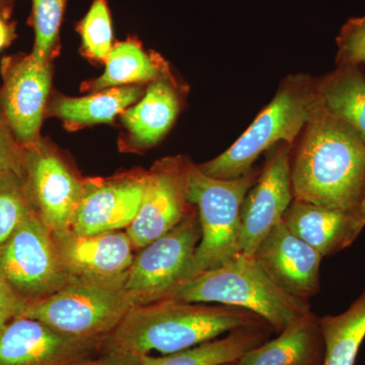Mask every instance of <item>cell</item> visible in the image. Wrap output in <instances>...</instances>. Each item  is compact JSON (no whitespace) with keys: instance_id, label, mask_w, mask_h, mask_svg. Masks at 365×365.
Masks as SVG:
<instances>
[{"instance_id":"6da1fadb","label":"cell","mask_w":365,"mask_h":365,"mask_svg":"<svg viewBox=\"0 0 365 365\" xmlns=\"http://www.w3.org/2000/svg\"><path fill=\"white\" fill-rule=\"evenodd\" d=\"M290 175L295 200L328 208L365 203V143L319 98L292 146Z\"/></svg>"},{"instance_id":"7a4b0ae2","label":"cell","mask_w":365,"mask_h":365,"mask_svg":"<svg viewBox=\"0 0 365 365\" xmlns=\"http://www.w3.org/2000/svg\"><path fill=\"white\" fill-rule=\"evenodd\" d=\"M251 326L269 324L253 312L240 307L163 299L134 307L102 340L100 353L133 359L153 351L170 354Z\"/></svg>"},{"instance_id":"3957f363","label":"cell","mask_w":365,"mask_h":365,"mask_svg":"<svg viewBox=\"0 0 365 365\" xmlns=\"http://www.w3.org/2000/svg\"><path fill=\"white\" fill-rule=\"evenodd\" d=\"M317 101L316 78L307 73L289 74L244 134L222 155L198 165L199 169L209 177L222 180L249 174L262 153L276 144L294 145Z\"/></svg>"},{"instance_id":"277c9868","label":"cell","mask_w":365,"mask_h":365,"mask_svg":"<svg viewBox=\"0 0 365 365\" xmlns=\"http://www.w3.org/2000/svg\"><path fill=\"white\" fill-rule=\"evenodd\" d=\"M172 299L248 309L265 319L278 334L290 322L311 312L307 300L285 294L253 257L242 253L187 281Z\"/></svg>"},{"instance_id":"5b68a950","label":"cell","mask_w":365,"mask_h":365,"mask_svg":"<svg viewBox=\"0 0 365 365\" xmlns=\"http://www.w3.org/2000/svg\"><path fill=\"white\" fill-rule=\"evenodd\" d=\"M260 172L254 168L237 179H215L204 174L198 165L190 163L188 198L198 212L201 239L186 282L241 253L242 204Z\"/></svg>"},{"instance_id":"8992f818","label":"cell","mask_w":365,"mask_h":365,"mask_svg":"<svg viewBox=\"0 0 365 365\" xmlns=\"http://www.w3.org/2000/svg\"><path fill=\"white\" fill-rule=\"evenodd\" d=\"M124 280L71 278L56 294L30 302L23 316L71 337L103 340L135 307Z\"/></svg>"},{"instance_id":"52a82bcc","label":"cell","mask_w":365,"mask_h":365,"mask_svg":"<svg viewBox=\"0 0 365 365\" xmlns=\"http://www.w3.org/2000/svg\"><path fill=\"white\" fill-rule=\"evenodd\" d=\"M200 239L196 208L176 227L139 250L124 280L125 290L135 307L172 299L186 282Z\"/></svg>"},{"instance_id":"ba28073f","label":"cell","mask_w":365,"mask_h":365,"mask_svg":"<svg viewBox=\"0 0 365 365\" xmlns=\"http://www.w3.org/2000/svg\"><path fill=\"white\" fill-rule=\"evenodd\" d=\"M0 270L29 304L56 294L71 279L60 260L52 230L35 210L0 246Z\"/></svg>"},{"instance_id":"9c48e42d","label":"cell","mask_w":365,"mask_h":365,"mask_svg":"<svg viewBox=\"0 0 365 365\" xmlns=\"http://www.w3.org/2000/svg\"><path fill=\"white\" fill-rule=\"evenodd\" d=\"M190 160L163 158L146 170L143 202L126 232L136 250L169 232L196 210L188 198Z\"/></svg>"},{"instance_id":"30bf717a","label":"cell","mask_w":365,"mask_h":365,"mask_svg":"<svg viewBox=\"0 0 365 365\" xmlns=\"http://www.w3.org/2000/svg\"><path fill=\"white\" fill-rule=\"evenodd\" d=\"M24 180L43 222L53 232L71 230L85 180L42 139L24 148Z\"/></svg>"},{"instance_id":"8fae6325","label":"cell","mask_w":365,"mask_h":365,"mask_svg":"<svg viewBox=\"0 0 365 365\" xmlns=\"http://www.w3.org/2000/svg\"><path fill=\"white\" fill-rule=\"evenodd\" d=\"M0 98L16 140L23 148L40 140V129L47 111L51 86L49 60L16 55L1 60Z\"/></svg>"},{"instance_id":"7c38bea8","label":"cell","mask_w":365,"mask_h":365,"mask_svg":"<svg viewBox=\"0 0 365 365\" xmlns=\"http://www.w3.org/2000/svg\"><path fill=\"white\" fill-rule=\"evenodd\" d=\"M292 144L280 143L267 150L258 180L241 208V253L253 257L262 240L278 223L294 201L290 162Z\"/></svg>"},{"instance_id":"4fadbf2b","label":"cell","mask_w":365,"mask_h":365,"mask_svg":"<svg viewBox=\"0 0 365 365\" xmlns=\"http://www.w3.org/2000/svg\"><path fill=\"white\" fill-rule=\"evenodd\" d=\"M145 184L143 170L86 179L71 230L78 235L126 230L140 208Z\"/></svg>"},{"instance_id":"5bb4252c","label":"cell","mask_w":365,"mask_h":365,"mask_svg":"<svg viewBox=\"0 0 365 365\" xmlns=\"http://www.w3.org/2000/svg\"><path fill=\"white\" fill-rule=\"evenodd\" d=\"M102 340L71 337L39 319L18 317L0 326V365H71L100 352Z\"/></svg>"},{"instance_id":"9a60e30c","label":"cell","mask_w":365,"mask_h":365,"mask_svg":"<svg viewBox=\"0 0 365 365\" xmlns=\"http://www.w3.org/2000/svg\"><path fill=\"white\" fill-rule=\"evenodd\" d=\"M253 258L285 294L307 302L319 294L324 257L294 234L283 220L262 240Z\"/></svg>"},{"instance_id":"2e32d148","label":"cell","mask_w":365,"mask_h":365,"mask_svg":"<svg viewBox=\"0 0 365 365\" xmlns=\"http://www.w3.org/2000/svg\"><path fill=\"white\" fill-rule=\"evenodd\" d=\"M53 239L60 260L71 278L112 280L124 277L135 256V247L125 230L96 235H78L66 230L53 232Z\"/></svg>"},{"instance_id":"e0dca14e","label":"cell","mask_w":365,"mask_h":365,"mask_svg":"<svg viewBox=\"0 0 365 365\" xmlns=\"http://www.w3.org/2000/svg\"><path fill=\"white\" fill-rule=\"evenodd\" d=\"M283 222L323 257L351 246L365 228V203L353 208H328L292 201Z\"/></svg>"},{"instance_id":"ac0fdd59","label":"cell","mask_w":365,"mask_h":365,"mask_svg":"<svg viewBox=\"0 0 365 365\" xmlns=\"http://www.w3.org/2000/svg\"><path fill=\"white\" fill-rule=\"evenodd\" d=\"M325 342L313 312L290 322L276 339L247 352L235 365H323Z\"/></svg>"},{"instance_id":"d6986e66","label":"cell","mask_w":365,"mask_h":365,"mask_svg":"<svg viewBox=\"0 0 365 365\" xmlns=\"http://www.w3.org/2000/svg\"><path fill=\"white\" fill-rule=\"evenodd\" d=\"M180 108L179 93L167 71L150 83L138 103L122 115L133 145L148 148L162 140L174 124Z\"/></svg>"},{"instance_id":"ffe728a7","label":"cell","mask_w":365,"mask_h":365,"mask_svg":"<svg viewBox=\"0 0 365 365\" xmlns=\"http://www.w3.org/2000/svg\"><path fill=\"white\" fill-rule=\"evenodd\" d=\"M269 326L242 327L223 338H215L188 349L163 355L136 359V365H225L235 364L254 348L268 341Z\"/></svg>"},{"instance_id":"44dd1931","label":"cell","mask_w":365,"mask_h":365,"mask_svg":"<svg viewBox=\"0 0 365 365\" xmlns=\"http://www.w3.org/2000/svg\"><path fill=\"white\" fill-rule=\"evenodd\" d=\"M319 100L352 127L365 143V74L361 66H339L316 78Z\"/></svg>"},{"instance_id":"7402d4cb","label":"cell","mask_w":365,"mask_h":365,"mask_svg":"<svg viewBox=\"0 0 365 365\" xmlns=\"http://www.w3.org/2000/svg\"><path fill=\"white\" fill-rule=\"evenodd\" d=\"M143 93L141 86H126L98 91L86 97H59L52 101L49 113L73 127L110 123Z\"/></svg>"},{"instance_id":"603a6c76","label":"cell","mask_w":365,"mask_h":365,"mask_svg":"<svg viewBox=\"0 0 365 365\" xmlns=\"http://www.w3.org/2000/svg\"><path fill=\"white\" fill-rule=\"evenodd\" d=\"M167 72L162 62L146 54L140 44L127 40L113 46L104 73L91 83L93 91L153 83Z\"/></svg>"},{"instance_id":"cb8c5ba5","label":"cell","mask_w":365,"mask_h":365,"mask_svg":"<svg viewBox=\"0 0 365 365\" xmlns=\"http://www.w3.org/2000/svg\"><path fill=\"white\" fill-rule=\"evenodd\" d=\"M325 360L323 365H355L365 339V289L342 314L319 318Z\"/></svg>"},{"instance_id":"d4e9b609","label":"cell","mask_w":365,"mask_h":365,"mask_svg":"<svg viewBox=\"0 0 365 365\" xmlns=\"http://www.w3.org/2000/svg\"><path fill=\"white\" fill-rule=\"evenodd\" d=\"M34 211L24 177L0 174V246Z\"/></svg>"},{"instance_id":"484cf974","label":"cell","mask_w":365,"mask_h":365,"mask_svg":"<svg viewBox=\"0 0 365 365\" xmlns=\"http://www.w3.org/2000/svg\"><path fill=\"white\" fill-rule=\"evenodd\" d=\"M78 31L83 51L91 58L106 61L113 48L111 13L107 0H93Z\"/></svg>"},{"instance_id":"4316f807","label":"cell","mask_w":365,"mask_h":365,"mask_svg":"<svg viewBox=\"0 0 365 365\" xmlns=\"http://www.w3.org/2000/svg\"><path fill=\"white\" fill-rule=\"evenodd\" d=\"M66 4L67 0H32L35 32L32 54L37 58L50 60V55L58 41Z\"/></svg>"},{"instance_id":"83f0119b","label":"cell","mask_w":365,"mask_h":365,"mask_svg":"<svg viewBox=\"0 0 365 365\" xmlns=\"http://www.w3.org/2000/svg\"><path fill=\"white\" fill-rule=\"evenodd\" d=\"M337 46L336 66L365 64V16L347 21L337 37Z\"/></svg>"},{"instance_id":"f1b7e54d","label":"cell","mask_w":365,"mask_h":365,"mask_svg":"<svg viewBox=\"0 0 365 365\" xmlns=\"http://www.w3.org/2000/svg\"><path fill=\"white\" fill-rule=\"evenodd\" d=\"M6 173L24 177V148L7 122L0 98V174Z\"/></svg>"},{"instance_id":"f546056e","label":"cell","mask_w":365,"mask_h":365,"mask_svg":"<svg viewBox=\"0 0 365 365\" xmlns=\"http://www.w3.org/2000/svg\"><path fill=\"white\" fill-rule=\"evenodd\" d=\"M29 302L14 292L0 270V326L23 316Z\"/></svg>"},{"instance_id":"4dcf8cb0","label":"cell","mask_w":365,"mask_h":365,"mask_svg":"<svg viewBox=\"0 0 365 365\" xmlns=\"http://www.w3.org/2000/svg\"><path fill=\"white\" fill-rule=\"evenodd\" d=\"M71 365H136V359L114 353H101V356L93 355Z\"/></svg>"},{"instance_id":"1f68e13d","label":"cell","mask_w":365,"mask_h":365,"mask_svg":"<svg viewBox=\"0 0 365 365\" xmlns=\"http://www.w3.org/2000/svg\"><path fill=\"white\" fill-rule=\"evenodd\" d=\"M14 38V26L7 21L6 14L0 13V51L11 44Z\"/></svg>"},{"instance_id":"d6a6232c","label":"cell","mask_w":365,"mask_h":365,"mask_svg":"<svg viewBox=\"0 0 365 365\" xmlns=\"http://www.w3.org/2000/svg\"><path fill=\"white\" fill-rule=\"evenodd\" d=\"M7 1H9V0H0V9H1L2 6H6ZM0 13H2V11H0Z\"/></svg>"},{"instance_id":"836d02e7","label":"cell","mask_w":365,"mask_h":365,"mask_svg":"<svg viewBox=\"0 0 365 365\" xmlns=\"http://www.w3.org/2000/svg\"><path fill=\"white\" fill-rule=\"evenodd\" d=\"M235 364H225V365H235Z\"/></svg>"}]
</instances>
